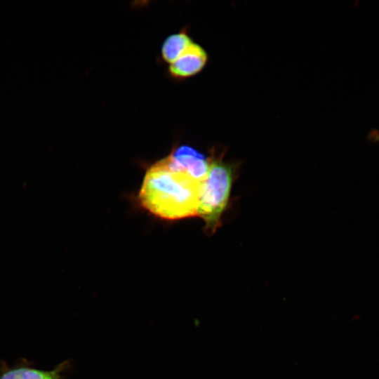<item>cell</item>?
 I'll list each match as a JSON object with an SVG mask.
<instances>
[{
    "instance_id": "1",
    "label": "cell",
    "mask_w": 379,
    "mask_h": 379,
    "mask_svg": "<svg viewBox=\"0 0 379 379\" xmlns=\"http://www.w3.org/2000/svg\"><path fill=\"white\" fill-rule=\"evenodd\" d=\"M204 183L179 166L169 154L147 170L138 198L145 209L160 218L180 220L192 217L197 215Z\"/></svg>"
},
{
    "instance_id": "2",
    "label": "cell",
    "mask_w": 379,
    "mask_h": 379,
    "mask_svg": "<svg viewBox=\"0 0 379 379\" xmlns=\"http://www.w3.org/2000/svg\"><path fill=\"white\" fill-rule=\"evenodd\" d=\"M208 161V172L202 187L197 215L204 220L206 230L213 233L228 204L232 169L220 159L213 157Z\"/></svg>"
},
{
    "instance_id": "3",
    "label": "cell",
    "mask_w": 379,
    "mask_h": 379,
    "mask_svg": "<svg viewBox=\"0 0 379 379\" xmlns=\"http://www.w3.org/2000/svg\"><path fill=\"white\" fill-rule=\"evenodd\" d=\"M207 53L199 44L192 43L173 62L169 72L175 78H185L199 72L207 61Z\"/></svg>"
},
{
    "instance_id": "4",
    "label": "cell",
    "mask_w": 379,
    "mask_h": 379,
    "mask_svg": "<svg viewBox=\"0 0 379 379\" xmlns=\"http://www.w3.org/2000/svg\"><path fill=\"white\" fill-rule=\"evenodd\" d=\"M170 155L175 161L195 179L204 182L208 175L209 161L202 154L187 145H182Z\"/></svg>"
},
{
    "instance_id": "5",
    "label": "cell",
    "mask_w": 379,
    "mask_h": 379,
    "mask_svg": "<svg viewBox=\"0 0 379 379\" xmlns=\"http://www.w3.org/2000/svg\"><path fill=\"white\" fill-rule=\"evenodd\" d=\"M67 362L52 371H41L27 367L8 370L3 373L0 379H62L60 372Z\"/></svg>"
},
{
    "instance_id": "6",
    "label": "cell",
    "mask_w": 379,
    "mask_h": 379,
    "mask_svg": "<svg viewBox=\"0 0 379 379\" xmlns=\"http://www.w3.org/2000/svg\"><path fill=\"white\" fill-rule=\"evenodd\" d=\"M192 43L191 39L185 32L170 35L162 46L163 59L167 62H173Z\"/></svg>"
},
{
    "instance_id": "7",
    "label": "cell",
    "mask_w": 379,
    "mask_h": 379,
    "mask_svg": "<svg viewBox=\"0 0 379 379\" xmlns=\"http://www.w3.org/2000/svg\"><path fill=\"white\" fill-rule=\"evenodd\" d=\"M368 140L373 142H379V131L371 130L368 135Z\"/></svg>"
}]
</instances>
